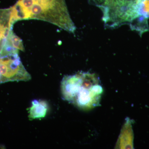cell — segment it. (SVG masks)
Here are the masks:
<instances>
[{
  "label": "cell",
  "mask_w": 149,
  "mask_h": 149,
  "mask_svg": "<svg viewBox=\"0 0 149 149\" xmlns=\"http://www.w3.org/2000/svg\"><path fill=\"white\" fill-rule=\"evenodd\" d=\"M11 8L15 23L22 20L37 19L69 33H74L76 30L65 0H18Z\"/></svg>",
  "instance_id": "1"
},
{
  "label": "cell",
  "mask_w": 149,
  "mask_h": 149,
  "mask_svg": "<svg viewBox=\"0 0 149 149\" xmlns=\"http://www.w3.org/2000/svg\"><path fill=\"white\" fill-rule=\"evenodd\" d=\"M61 91L65 100L80 109H87L99 104L103 89L95 74L80 72L63 77Z\"/></svg>",
  "instance_id": "2"
},
{
  "label": "cell",
  "mask_w": 149,
  "mask_h": 149,
  "mask_svg": "<svg viewBox=\"0 0 149 149\" xmlns=\"http://www.w3.org/2000/svg\"><path fill=\"white\" fill-rule=\"evenodd\" d=\"M145 0H89L100 9L106 27L111 29L125 24L131 27L140 15Z\"/></svg>",
  "instance_id": "3"
},
{
  "label": "cell",
  "mask_w": 149,
  "mask_h": 149,
  "mask_svg": "<svg viewBox=\"0 0 149 149\" xmlns=\"http://www.w3.org/2000/svg\"><path fill=\"white\" fill-rule=\"evenodd\" d=\"M19 53L0 52V84L31 79V75L22 64Z\"/></svg>",
  "instance_id": "4"
},
{
  "label": "cell",
  "mask_w": 149,
  "mask_h": 149,
  "mask_svg": "<svg viewBox=\"0 0 149 149\" xmlns=\"http://www.w3.org/2000/svg\"><path fill=\"white\" fill-rule=\"evenodd\" d=\"M48 104L43 100H34L29 108V118L30 120L43 118L46 116L48 110Z\"/></svg>",
  "instance_id": "6"
},
{
  "label": "cell",
  "mask_w": 149,
  "mask_h": 149,
  "mask_svg": "<svg viewBox=\"0 0 149 149\" xmlns=\"http://www.w3.org/2000/svg\"><path fill=\"white\" fill-rule=\"evenodd\" d=\"M14 23L12 17L11 8L0 9V52L4 45Z\"/></svg>",
  "instance_id": "5"
}]
</instances>
